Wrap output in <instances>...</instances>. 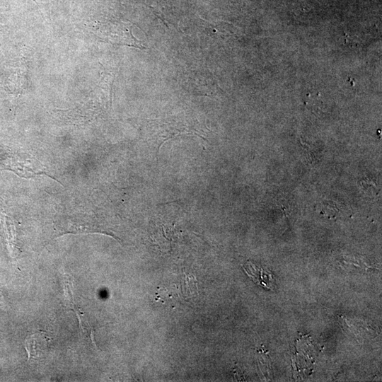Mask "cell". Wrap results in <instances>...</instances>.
<instances>
[{"instance_id": "cell-2", "label": "cell", "mask_w": 382, "mask_h": 382, "mask_svg": "<svg viewBox=\"0 0 382 382\" xmlns=\"http://www.w3.org/2000/svg\"><path fill=\"white\" fill-rule=\"evenodd\" d=\"M48 337L42 332L35 333L26 338L25 348L28 354V359L41 357L47 349Z\"/></svg>"}, {"instance_id": "cell-3", "label": "cell", "mask_w": 382, "mask_h": 382, "mask_svg": "<svg viewBox=\"0 0 382 382\" xmlns=\"http://www.w3.org/2000/svg\"><path fill=\"white\" fill-rule=\"evenodd\" d=\"M243 267L255 283L267 289H271L270 285L272 283L270 282L272 281V278L270 274L265 273V271L262 269L257 268L250 262H246Z\"/></svg>"}, {"instance_id": "cell-1", "label": "cell", "mask_w": 382, "mask_h": 382, "mask_svg": "<svg viewBox=\"0 0 382 382\" xmlns=\"http://www.w3.org/2000/svg\"><path fill=\"white\" fill-rule=\"evenodd\" d=\"M0 169L9 170L25 178L46 175L56 180L37 158L18 150L0 149Z\"/></svg>"}]
</instances>
